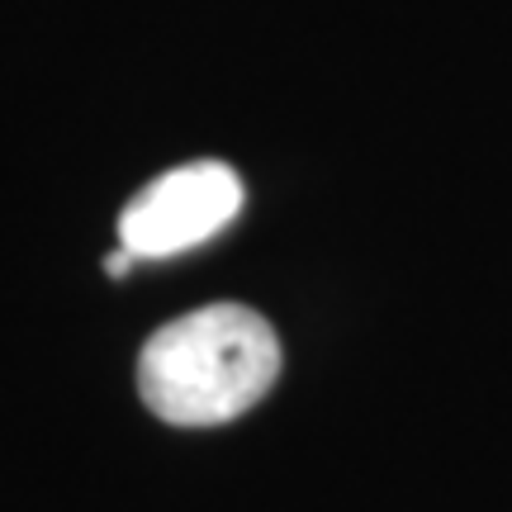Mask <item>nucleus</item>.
<instances>
[{
    "label": "nucleus",
    "instance_id": "1",
    "mask_svg": "<svg viewBox=\"0 0 512 512\" xmlns=\"http://www.w3.org/2000/svg\"><path fill=\"white\" fill-rule=\"evenodd\" d=\"M280 375L275 328L247 304H209L147 337L143 403L171 427H219L271 394Z\"/></svg>",
    "mask_w": 512,
    "mask_h": 512
},
{
    "label": "nucleus",
    "instance_id": "2",
    "mask_svg": "<svg viewBox=\"0 0 512 512\" xmlns=\"http://www.w3.org/2000/svg\"><path fill=\"white\" fill-rule=\"evenodd\" d=\"M242 181L228 162H185L138 190L119 219V242L138 256H176L238 219Z\"/></svg>",
    "mask_w": 512,
    "mask_h": 512
},
{
    "label": "nucleus",
    "instance_id": "3",
    "mask_svg": "<svg viewBox=\"0 0 512 512\" xmlns=\"http://www.w3.org/2000/svg\"><path fill=\"white\" fill-rule=\"evenodd\" d=\"M133 261H138V256H133V252H128V247H124V242H119V252H110V256H105V271H110L114 280H124V275L133 271Z\"/></svg>",
    "mask_w": 512,
    "mask_h": 512
}]
</instances>
